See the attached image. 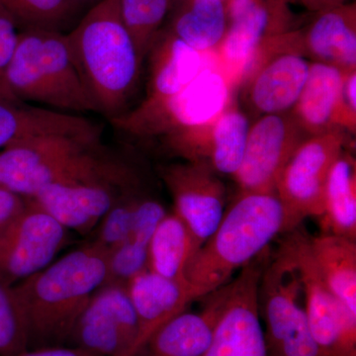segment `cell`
Returning <instances> with one entry per match:
<instances>
[{
    "label": "cell",
    "instance_id": "1",
    "mask_svg": "<svg viewBox=\"0 0 356 356\" xmlns=\"http://www.w3.org/2000/svg\"><path fill=\"white\" fill-rule=\"evenodd\" d=\"M107 252L89 241L14 285L29 350L67 346L77 320L106 283Z\"/></svg>",
    "mask_w": 356,
    "mask_h": 356
},
{
    "label": "cell",
    "instance_id": "2",
    "mask_svg": "<svg viewBox=\"0 0 356 356\" xmlns=\"http://www.w3.org/2000/svg\"><path fill=\"white\" fill-rule=\"evenodd\" d=\"M65 36L95 111L110 121L126 113L144 58L122 20L119 0H99Z\"/></svg>",
    "mask_w": 356,
    "mask_h": 356
},
{
    "label": "cell",
    "instance_id": "3",
    "mask_svg": "<svg viewBox=\"0 0 356 356\" xmlns=\"http://www.w3.org/2000/svg\"><path fill=\"white\" fill-rule=\"evenodd\" d=\"M139 181L132 165L102 140L44 136L0 151V187L25 199L50 185Z\"/></svg>",
    "mask_w": 356,
    "mask_h": 356
},
{
    "label": "cell",
    "instance_id": "4",
    "mask_svg": "<svg viewBox=\"0 0 356 356\" xmlns=\"http://www.w3.org/2000/svg\"><path fill=\"white\" fill-rule=\"evenodd\" d=\"M296 227L276 192H241L187 266L185 276L194 299L224 286L234 271L261 255L276 236Z\"/></svg>",
    "mask_w": 356,
    "mask_h": 356
},
{
    "label": "cell",
    "instance_id": "5",
    "mask_svg": "<svg viewBox=\"0 0 356 356\" xmlns=\"http://www.w3.org/2000/svg\"><path fill=\"white\" fill-rule=\"evenodd\" d=\"M232 86L222 70L205 67L175 95L145 99L110 122L131 137L158 140L170 153L194 161L203 134L231 102Z\"/></svg>",
    "mask_w": 356,
    "mask_h": 356
},
{
    "label": "cell",
    "instance_id": "6",
    "mask_svg": "<svg viewBox=\"0 0 356 356\" xmlns=\"http://www.w3.org/2000/svg\"><path fill=\"white\" fill-rule=\"evenodd\" d=\"M0 102L35 103L77 115L96 112L65 33L54 30H21L13 58L0 74Z\"/></svg>",
    "mask_w": 356,
    "mask_h": 356
},
{
    "label": "cell",
    "instance_id": "7",
    "mask_svg": "<svg viewBox=\"0 0 356 356\" xmlns=\"http://www.w3.org/2000/svg\"><path fill=\"white\" fill-rule=\"evenodd\" d=\"M259 309L270 356H324L312 336L298 270L280 248L262 271Z\"/></svg>",
    "mask_w": 356,
    "mask_h": 356
},
{
    "label": "cell",
    "instance_id": "8",
    "mask_svg": "<svg viewBox=\"0 0 356 356\" xmlns=\"http://www.w3.org/2000/svg\"><path fill=\"white\" fill-rule=\"evenodd\" d=\"M303 286L309 327L324 356H356V315L334 296L309 250V236L294 232L281 245Z\"/></svg>",
    "mask_w": 356,
    "mask_h": 356
},
{
    "label": "cell",
    "instance_id": "9",
    "mask_svg": "<svg viewBox=\"0 0 356 356\" xmlns=\"http://www.w3.org/2000/svg\"><path fill=\"white\" fill-rule=\"evenodd\" d=\"M310 65L297 49L294 33L267 39L242 79L248 107L259 116L290 113L305 86Z\"/></svg>",
    "mask_w": 356,
    "mask_h": 356
},
{
    "label": "cell",
    "instance_id": "10",
    "mask_svg": "<svg viewBox=\"0 0 356 356\" xmlns=\"http://www.w3.org/2000/svg\"><path fill=\"white\" fill-rule=\"evenodd\" d=\"M346 145L343 129L308 136L281 170L275 192L296 226L305 218L322 217L327 177Z\"/></svg>",
    "mask_w": 356,
    "mask_h": 356
},
{
    "label": "cell",
    "instance_id": "11",
    "mask_svg": "<svg viewBox=\"0 0 356 356\" xmlns=\"http://www.w3.org/2000/svg\"><path fill=\"white\" fill-rule=\"evenodd\" d=\"M70 234L28 200L24 209L0 228V281L13 287L41 271L69 245Z\"/></svg>",
    "mask_w": 356,
    "mask_h": 356
},
{
    "label": "cell",
    "instance_id": "12",
    "mask_svg": "<svg viewBox=\"0 0 356 356\" xmlns=\"http://www.w3.org/2000/svg\"><path fill=\"white\" fill-rule=\"evenodd\" d=\"M138 318L127 286L105 283L77 320L67 346L100 356H133Z\"/></svg>",
    "mask_w": 356,
    "mask_h": 356
},
{
    "label": "cell",
    "instance_id": "13",
    "mask_svg": "<svg viewBox=\"0 0 356 356\" xmlns=\"http://www.w3.org/2000/svg\"><path fill=\"white\" fill-rule=\"evenodd\" d=\"M264 268V261L254 259L229 283L226 305L203 356H270L259 314V282Z\"/></svg>",
    "mask_w": 356,
    "mask_h": 356
},
{
    "label": "cell",
    "instance_id": "14",
    "mask_svg": "<svg viewBox=\"0 0 356 356\" xmlns=\"http://www.w3.org/2000/svg\"><path fill=\"white\" fill-rule=\"evenodd\" d=\"M159 173L172 195L175 214L191 232L199 250L226 211L224 184L208 163L197 161L161 165Z\"/></svg>",
    "mask_w": 356,
    "mask_h": 356
},
{
    "label": "cell",
    "instance_id": "15",
    "mask_svg": "<svg viewBox=\"0 0 356 356\" xmlns=\"http://www.w3.org/2000/svg\"><path fill=\"white\" fill-rule=\"evenodd\" d=\"M306 137L290 113L259 116L250 125L242 163L234 175L241 192H275L281 170Z\"/></svg>",
    "mask_w": 356,
    "mask_h": 356
},
{
    "label": "cell",
    "instance_id": "16",
    "mask_svg": "<svg viewBox=\"0 0 356 356\" xmlns=\"http://www.w3.org/2000/svg\"><path fill=\"white\" fill-rule=\"evenodd\" d=\"M139 184L113 182L50 185L28 199L70 232L90 235L104 215Z\"/></svg>",
    "mask_w": 356,
    "mask_h": 356
},
{
    "label": "cell",
    "instance_id": "17",
    "mask_svg": "<svg viewBox=\"0 0 356 356\" xmlns=\"http://www.w3.org/2000/svg\"><path fill=\"white\" fill-rule=\"evenodd\" d=\"M227 13L228 28L217 51L233 84L241 83L264 42L278 35L275 15H282L283 7L264 0H228Z\"/></svg>",
    "mask_w": 356,
    "mask_h": 356
},
{
    "label": "cell",
    "instance_id": "18",
    "mask_svg": "<svg viewBox=\"0 0 356 356\" xmlns=\"http://www.w3.org/2000/svg\"><path fill=\"white\" fill-rule=\"evenodd\" d=\"M229 284L211 294L203 310L177 314L154 332L135 356H203L208 350L218 321L226 305Z\"/></svg>",
    "mask_w": 356,
    "mask_h": 356
},
{
    "label": "cell",
    "instance_id": "19",
    "mask_svg": "<svg viewBox=\"0 0 356 356\" xmlns=\"http://www.w3.org/2000/svg\"><path fill=\"white\" fill-rule=\"evenodd\" d=\"M297 48L312 62L356 70V9L355 4L318 13L304 31L295 32Z\"/></svg>",
    "mask_w": 356,
    "mask_h": 356
},
{
    "label": "cell",
    "instance_id": "20",
    "mask_svg": "<svg viewBox=\"0 0 356 356\" xmlns=\"http://www.w3.org/2000/svg\"><path fill=\"white\" fill-rule=\"evenodd\" d=\"M54 135L102 140V127L81 115L25 103L0 102V149Z\"/></svg>",
    "mask_w": 356,
    "mask_h": 356
},
{
    "label": "cell",
    "instance_id": "21",
    "mask_svg": "<svg viewBox=\"0 0 356 356\" xmlns=\"http://www.w3.org/2000/svg\"><path fill=\"white\" fill-rule=\"evenodd\" d=\"M127 290L139 325L133 356L142 350L154 332L186 310L195 300L188 283L168 280L149 269L134 277L128 283Z\"/></svg>",
    "mask_w": 356,
    "mask_h": 356
},
{
    "label": "cell",
    "instance_id": "22",
    "mask_svg": "<svg viewBox=\"0 0 356 356\" xmlns=\"http://www.w3.org/2000/svg\"><path fill=\"white\" fill-rule=\"evenodd\" d=\"M346 74L332 65L311 62L305 86L290 112L307 136L344 130L341 99Z\"/></svg>",
    "mask_w": 356,
    "mask_h": 356
},
{
    "label": "cell",
    "instance_id": "23",
    "mask_svg": "<svg viewBox=\"0 0 356 356\" xmlns=\"http://www.w3.org/2000/svg\"><path fill=\"white\" fill-rule=\"evenodd\" d=\"M147 100L175 95L200 74L205 60L200 51L178 39L172 32L159 35L152 47Z\"/></svg>",
    "mask_w": 356,
    "mask_h": 356
},
{
    "label": "cell",
    "instance_id": "24",
    "mask_svg": "<svg viewBox=\"0 0 356 356\" xmlns=\"http://www.w3.org/2000/svg\"><path fill=\"white\" fill-rule=\"evenodd\" d=\"M309 250L327 287L356 315V243L324 233L309 236Z\"/></svg>",
    "mask_w": 356,
    "mask_h": 356
},
{
    "label": "cell",
    "instance_id": "25",
    "mask_svg": "<svg viewBox=\"0 0 356 356\" xmlns=\"http://www.w3.org/2000/svg\"><path fill=\"white\" fill-rule=\"evenodd\" d=\"M322 224L325 233L356 238L355 159L343 151L332 165L325 187Z\"/></svg>",
    "mask_w": 356,
    "mask_h": 356
},
{
    "label": "cell",
    "instance_id": "26",
    "mask_svg": "<svg viewBox=\"0 0 356 356\" xmlns=\"http://www.w3.org/2000/svg\"><path fill=\"white\" fill-rule=\"evenodd\" d=\"M250 124L242 110L229 106L210 126L203 144V161L215 172L234 175L242 163Z\"/></svg>",
    "mask_w": 356,
    "mask_h": 356
},
{
    "label": "cell",
    "instance_id": "27",
    "mask_svg": "<svg viewBox=\"0 0 356 356\" xmlns=\"http://www.w3.org/2000/svg\"><path fill=\"white\" fill-rule=\"evenodd\" d=\"M198 252L191 232L175 214H166L149 243V269L179 282L188 283L186 269Z\"/></svg>",
    "mask_w": 356,
    "mask_h": 356
},
{
    "label": "cell",
    "instance_id": "28",
    "mask_svg": "<svg viewBox=\"0 0 356 356\" xmlns=\"http://www.w3.org/2000/svg\"><path fill=\"white\" fill-rule=\"evenodd\" d=\"M225 0H187L178 11L170 32L200 53L217 51L227 28Z\"/></svg>",
    "mask_w": 356,
    "mask_h": 356
},
{
    "label": "cell",
    "instance_id": "29",
    "mask_svg": "<svg viewBox=\"0 0 356 356\" xmlns=\"http://www.w3.org/2000/svg\"><path fill=\"white\" fill-rule=\"evenodd\" d=\"M81 4L76 0H0L21 29L58 32L70 24Z\"/></svg>",
    "mask_w": 356,
    "mask_h": 356
},
{
    "label": "cell",
    "instance_id": "30",
    "mask_svg": "<svg viewBox=\"0 0 356 356\" xmlns=\"http://www.w3.org/2000/svg\"><path fill=\"white\" fill-rule=\"evenodd\" d=\"M173 0H119L122 20L145 58L159 35Z\"/></svg>",
    "mask_w": 356,
    "mask_h": 356
},
{
    "label": "cell",
    "instance_id": "31",
    "mask_svg": "<svg viewBox=\"0 0 356 356\" xmlns=\"http://www.w3.org/2000/svg\"><path fill=\"white\" fill-rule=\"evenodd\" d=\"M29 350L27 324L13 287L0 281V356Z\"/></svg>",
    "mask_w": 356,
    "mask_h": 356
},
{
    "label": "cell",
    "instance_id": "32",
    "mask_svg": "<svg viewBox=\"0 0 356 356\" xmlns=\"http://www.w3.org/2000/svg\"><path fill=\"white\" fill-rule=\"evenodd\" d=\"M139 191L120 199L102 218L93 231L91 242L108 254L128 240L132 227L134 208Z\"/></svg>",
    "mask_w": 356,
    "mask_h": 356
},
{
    "label": "cell",
    "instance_id": "33",
    "mask_svg": "<svg viewBox=\"0 0 356 356\" xmlns=\"http://www.w3.org/2000/svg\"><path fill=\"white\" fill-rule=\"evenodd\" d=\"M149 269V247L127 240L107 254L106 283L127 286L143 271Z\"/></svg>",
    "mask_w": 356,
    "mask_h": 356
},
{
    "label": "cell",
    "instance_id": "34",
    "mask_svg": "<svg viewBox=\"0 0 356 356\" xmlns=\"http://www.w3.org/2000/svg\"><path fill=\"white\" fill-rule=\"evenodd\" d=\"M166 214L165 208L159 200L140 194L134 208L132 227L128 240L149 247L152 236Z\"/></svg>",
    "mask_w": 356,
    "mask_h": 356
},
{
    "label": "cell",
    "instance_id": "35",
    "mask_svg": "<svg viewBox=\"0 0 356 356\" xmlns=\"http://www.w3.org/2000/svg\"><path fill=\"white\" fill-rule=\"evenodd\" d=\"M15 20L0 6V74L13 58L18 43L19 32Z\"/></svg>",
    "mask_w": 356,
    "mask_h": 356
},
{
    "label": "cell",
    "instance_id": "36",
    "mask_svg": "<svg viewBox=\"0 0 356 356\" xmlns=\"http://www.w3.org/2000/svg\"><path fill=\"white\" fill-rule=\"evenodd\" d=\"M341 114L344 130H355L356 124V70L346 72L341 88Z\"/></svg>",
    "mask_w": 356,
    "mask_h": 356
},
{
    "label": "cell",
    "instance_id": "37",
    "mask_svg": "<svg viewBox=\"0 0 356 356\" xmlns=\"http://www.w3.org/2000/svg\"><path fill=\"white\" fill-rule=\"evenodd\" d=\"M27 199L0 187V228L24 209Z\"/></svg>",
    "mask_w": 356,
    "mask_h": 356
},
{
    "label": "cell",
    "instance_id": "38",
    "mask_svg": "<svg viewBox=\"0 0 356 356\" xmlns=\"http://www.w3.org/2000/svg\"><path fill=\"white\" fill-rule=\"evenodd\" d=\"M14 356H100L79 346H62L31 348Z\"/></svg>",
    "mask_w": 356,
    "mask_h": 356
},
{
    "label": "cell",
    "instance_id": "39",
    "mask_svg": "<svg viewBox=\"0 0 356 356\" xmlns=\"http://www.w3.org/2000/svg\"><path fill=\"white\" fill-rule=\"evenodd\" d=\"M344 1L346 0H298L305 8L315 13L341 6Z\"/></svg>",
    "mask_w": 356,
    "mask_h": 356
},
{
    "label": "cell",
    "instance_id": "40",
    "mask_svg": "<svg viewBox=\"0 0 356 356\" xmlns=\"http://www.w3.org/2000/svg\"><path fill=\"white\" fill-rule=\"evenodd\" d=\"M267 1L275 6L284 7L285 2L287 0H267Z\"/></svg>",
    "mask_w": 356,
    "mask_h": 356
},
{
    "label": "cell",
    "instance_id": "41",
    "mask_svg": "<svg viewBox=\"0 0 356 356\" xmlns=\"http://www.w3.org/2000/svg\"><path fill=\"white\" fill-rule=\"evenodd\" d=\"M76 1L81 2H81H84V1H91V0H76Z\"/></svg>",
    "mask_w": 356,
    "mask_h": 356
},
{
    "label": "cell",
    "instance_id": "42",
    "mask_svg": "<svg viewBox=\"0 0 356 356\" xmlns=\"http://www.w3.org/2000/svg\"><path fill=\"white\" fill-rule=\"evenodd\" d=\"M225 1H226V0H225Z\"/></svg>",
    "mask_w": 356,
    "mask_h": 356
}]
</instances>
